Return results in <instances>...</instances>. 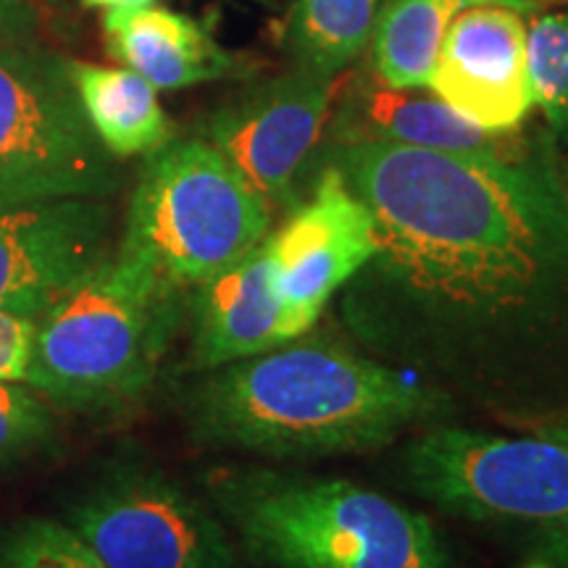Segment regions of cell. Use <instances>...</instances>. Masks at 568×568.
Listing matches in <instances>:
<instances>
[{
  "instance_id": "6da1fadb",
  "label": "cell",
  "mask_w": 568,
  "mask_h": 568,
  "mask_svg": "<svg viewBox=\"0 0 568 568\" xmlns=\"http://www.w3.org/2000/svg\"><path fill=\"white\" fill-rule=\"evenodd\" d=\"M335 166L376 224L339 290L374 358L508 422L568 387V193L548 148L481 155L351 142Z\"/></svg>"
},
{
  "instance_id": "ac0fdd59",
  "label": "cell",
  "mask_w": 568,
  "mask_h": 568,
  "mask_svg": "<svg viewBox=\"0 0 568 568\" xmlns=\"http://www.w3.org/2000/svg\"><path fill=\"white\" fill-rule=\"evenodd\" d=\"M385 0H301L293 17L297 67L339 77L372 42Z\"/></svg>"
},
{
  "instance_id": "d6986e66",
  "label": "cell",
  "mask_w": 568,
  "mask_h": 568,
  "mask_svg": "<svg viewBox=\"0 0 568 568\" xmlns=\"http://www.w3.org/2000/svg\"><path fill=\"white\" fill-rule=\"evenodd\" d=\"M531 103L556 140L568 142V11L535 13L527 21Z\"/></svg>"
},
{
  "instance_id": "ffe728a7",
  "label": "cell",
  "mask_w": 568,
  "mask_h": 568,
  "mask_svg": "<svg viewBox=\"0 0 568 568\" xmlns=\"http://www.w3.org/2000/svg\"><path fill=\"white\" fill-rule=\"evenodd\" d=\"M0 568H109L67 521L24 516L0 529Z\"/></svg>"
},
{
  "instance_id": "4316f807",
  "label": "cell",
  "mask_w": 568,
  "mask_h": 568,
  "mask_svg": "<svg viewBox=\"0 0 568 568\" xmlns=\"http://www.w3.org/2000/svg\"><path fill=\"white\" fill-rule=\"evenodd\" d=\"M153 0H82V6L88 9H138V6H151Z\"/></svg>"
},
{
  "instance_id": "8fae6325",
  "label": "cell",
  "mask_w": 568,
  "mask_h": 568,
  "mask_svg": "<svg viewBox=\"0 0 568 568\" xmlns=\"http://www.w3.org/2000/svg\"><path fill=\"white\" fill-rule=\"evenodd\" d=\"M113 211L61 197L0 211V311L40 322L116 253Z\"/></svg>"
},
{
  "instance_id": "30bf717a",
  "label": "cell",
  "mask_w": 568,
  "mask_h": 568,
  "mask_svg": "<svg viewBox=\"0 0 568 568\" xmlns=\"http://www.w3.org/2000/svg\"><path fill=\"white\" fill-rule=\"evenodd\" d=\"M376 245L372 211L335 166H326L308 201L268 234L287 343L308 335L329 301L374 258Z\"/></svg>"
},
{
  "instance_id": "5bb4252c",
  "label": "cell",
  "mask_w": 568,
  "mask_h": 568,
  "mask_svg": "<svg viewBox=\"0 0 568 568\" xmlns=\"http://www.w3.org/2000/svg\"><path fill=\"white\" fill-rule=\"evenodd\" d=\"M190 295L193 339L184 364L187 374L211 372L287 343L268 237Z\"/></svg>"
},
{
  "instance_id": "7a4b0ae2",
  "label": "cell",
  "mask_w": 568,
  "mask_h": 568,
  "mask_svg": "<svg viewBox=\"0 0 568 568\" xmlns=\"http://www.w3.org/2000/svg\"><path fill=\"white\" fill-rule=\"evenodd\" d=\"M453 397L358 347L295 337L195 374L180 410L211 447L266 458H324L385 447L408 426L450 414Z\"/></svg>"
},
{
  "instance_id": "52a82bcc",
  "label": "cell",
  "mask_w": 568,
  "mask_h": 568,
  "mask_svg": "<svg viewBox=\"0 0 568 568\" xmlns=\"http://www.w3.org/2000/svg\"><path fill=\"white\" fill-rule=\"evenodd\" d=\"M400 466L447 514L568 531V450L550 439L435 426L410 439Z\"/></svg>"
},
{
  "instance_id": "44dd1931",
  "label": "cell",
  "mask_w": 568,
  "mask_h": 568,
  "mask_svg": "<svg viewBox=\"0 0 568 568\" xmlns=\"http://www.w3.org/2000/svg\"><path fill=\"white\" fill-rule=\"evenodd\" d=\"M59 439V408L27 382L0 379V466L51 450Z\"/></svg>"
},
{
  "instance_id": "e0dca14e",
  "label": "cell",
  "mask_w": 568,
  "mask_h": 568,
  "mask_svg": "<svg viewBox=\"0 0 568 568\" xmlns=\"http://www.w3.org/2000/svg\"><path fill=\"white\" fill-rule=\"evenodd\" d=\"M471 0H385L372 34L374 74L389 88L429 90L453 17Z\"/></svg>"
},
{
  "instance_id": "cb8c5ba5",
  "label": "cell",
  "mask_w": 568,
  "mask_h": 568,
  "mask_svg": "<svg viewBox=\"0 0 568 568\" xmlns=\"http://www.w3.org/2000/svg\"><path fill=\"white\" fill-rule=\"evenodd\" d=\"M514 424L524 426V429H527V435L550 439V443H556L568 450V408L550 410V414L518 418V422H514Z\"/></svg>"
},
{
  "instance_id": "484cf974",
  "label": "cell",
  "mask_w": 568,
  "mask_h": 568,
  "mask_svg": "<svg viewBox=\"0 0 568 568\" xmlns=\"http://www.w3.org/2000/svg\"><path fill=\"white\" fill-rule=\"evenodd\" d=\"M471 3H497L508 6V9H516L521 13H537L542 9H550L556 3H568V0H471Z\"/></svg>"
},
{
  "instance_id": "83f0119b",
  "label": "cell",
  "mask_w": 568,
  "mask_h": 568,
  "mask_svg": "<svg viewBox=\"0 0 568 568\" xmlns=\"http://www.w3.org/2000/svg\"><path fill=\"white\" fill-rule=\"evenodd\" d=\"M560 180H564V187H566V193H568V163L564 169H560Z\"/></svg>"
},
{
  "instance_id": "3957f363",
  "label": "cell",
  "mask_w": 568,
  "mask_h": 568,
  "mask_svg": "<svg viewBox=\"0 0 568 568\" xmlns=\"http://www.w3.org/2000/svg\"><path fill=\"white\" fill-rule=\"evenodd\" d=\"M205 495L266 568H453L429 518L351 479L224 466Z\"/></svg>"
},
{
  "instance_id": "5b68a950",
  "label": "cell",
  "mask_w": 568,
  "mask_h": 568,
  "mask_svg": "<svg viewBox=\"0 0 568 568\" xmlns=\"http://www.w3.org/2000/svg\"><path fill=\"white\" fill-rule=\"evenodd\" d=\"M274 209L203 138L148 153L116 258L190 293L272 234Z\"/></svg>"
},
{
  "instance_id": "f1b7e54d",
  "label": "cell",
  "mask_w": 568,
  "mask_h": 568,
  "mask_svg": "<svg viewBox=\"0 0 568 568\" xmlns=\"http://www.w3.org/2000/svg\"><path fill=\"white\" fill-rule=\"evenodd\" d=\"M527 568H552V566H548V564H531V566H527Z\"/></svg>"
},
{
  "instance_id": "277c9868",
  "label": "cell",
  "mask_w": 568,
  "mask_h": 568,
  "mask_svg": "<svg viewBox=\"0 0 568 568\" xmlns=\"http://www.w3.org/2000/svg\"><path fill=\"white\" fill-rule=\"evenodd\" d=\"M187 297L113 255L40 318L24 382L67 414H126L151 393Z\"/></svg>"
},
{
  "instance_id": "9a60e30c",
  "label": "cell",
  "mask_w": 568,
  "mask_h": 568,
  "mask_svg": "<svg viewBox=\"0 0 568 568\" xmlns=\"http://www.w3.org/2000/svg\"><path fill=\"white\" fill-rule=\"evenodd\" d=\"M109 53L155 90H182L201 82L243 77L247 63L224 51L203 24L184 13L138 6L111 9L103 19Z\"/></svg>"
},
{
  "instance_id": "2e32d148",
  "label": "cell",
  "mask_w": 568,
  "mask_h": 568,
  "mask_svg": "<svg viewBox=\"0 0 568 568\" xmlns=\"http://www.w3.org/2000/svg\"><path fill=\"white\" fill-rule=\"evenodd\" d=\"M67 71L92 132L113 159L148 155L172 140L155 88L132 69L67 59Z\"/></svg>"
},
{
  "instance_id": "ba28073f",
  "label": "cell",
  "mask_w": 568,
  "mask_h": 568,
  "mask_svg": "<svg viewBox=\"0 0 568 568\" xmlns=\"http://www.w3.org/2000/svg\"><path fill=\"white\" fill-rule=\"evenodd\" d=\"M109 568H243L211 503L140 460H113L84 481L63 518Z\"/></svg>"
},
{
  "instance_id": "4fadbf2b",
  "label": "cell",
  "mask_w": 568,
  "mask_h": 568,
  "mask_svg": "<svg viewBox=\"0 0 568 568\" xmlns=\"http://www.w3.org/2000/svg\"><path fill=\"white\" fill-rule=\"evenodd\" d=\"M337 101V111H332V134L337 145L387 142L481 155H524L535 148L521 138V130L487 132L439 101L432 90L389 88L376 74L374 80L355 77L345 92L339 90Z\"/></svg>"
},
{
  "instance_id": "7402d4cb",
  "label": "cell",
  "mask_w": 568,
  "mask_h": 568,
  "mask_svg": "<svg viewBox=\"0 0 568 568\" xmlns=\"http://www.w3.org/2000/svg\"><path fill=\"white\" fill-rule=\"evenodd\" d=\"M38 322L0 311V379L24 382Z\"/></svg>"
},
{
  "instance_id": "7c38bea8",
  "label": "cell",
  "mask_w": 568,
  "mask_h": 568,
  "mask_svg": "<svg viewBox=\"0 0 568 568\" xmlns=\"http://www.w3.org/2000/svg\"><path fill=\"white\" fill-rule=\"evenodd\" d=\"M429 90L487 132H518L531 103L527 19L497 3H468L453 17Z\"/></svg>"
},
{
  "instance_id": "603a6c76",
  "label": "cell",
  "mask_w": 568,
  "mask_h": 568,
  "mask_svg": "<svg viewBox=\"0 0 568 568\" xmlns=\"http://www.w3.org/2000/svg\"><path fill=\"white\" fill-rule=\"evenodd\" d=\"M40 32V0H0V48L38 42Z\"/></svg>"
},
{
  "instance_id": "8992f818",
  "label": "cell",
  "mask_w": 568,
  "mask_h": 568,
  "mask_svg": "<svg viewBox=\"0 0 568 568\" xmlns=\"http://www.w3.org/2000/svg\"><path fill=\"white\" fill-rule=\"evenodd\" d=\"M119 159L92 132L67 59L38 42L0 48V211L122 187Z\"/></svg>"
},
{
  "instance_id": "9c48e42d",
  "label": "cell",
  "mask_w": 568,
  "mask_h": 568,
  "mask_svg": "<svg viewBox=\"0 0 568 568\" xmlns=\"http://www.w3.org/2000/svg\"><path fill=\"white\" fill-rule=\"evenodd\" d=\"M339 90V77L297 67L219 109L205 134L272 209L293 211L301 203L297 180L322 142Z\"/></svg>"
},
{
  "instance_id": "d4e9b609",
  "label": "cell",
  "mask_w": 568,
  "mask_h": 568,
  "mask_svg": "<svg viewBox=\"0 0 568 568\" xmlns=\"http://www.w3.org/2000/svg\"><path fill=\"white\" fill-rule=\"evenodd\" d=\"M542 552L545 558L552 560V564L568 568V531H550V535H542Z\"/></svg>"
}]
</instances>
